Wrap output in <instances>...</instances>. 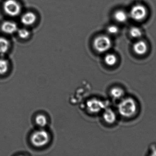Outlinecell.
Returning <instances> with one entry per match:
<instances>
[{"mask_svg":"<svg viewBox=\"0 0 156 156\" xmlns=\"http://www.w3.org/2000/svg\"><path fill=\"white\" fill-rule=\"evenodd\" d=\"M137 109L136 103L132 98L123 99L118 105V111L123 117L129 118L133 116Z\"/></svg>","mask_w":156,"mask_h":156,"instance_id":"6da1fadb","label":"cell"},{"mask_svg":"<svg viewBox=\"0 0 156 156\" xmlns=\"http://www.w3.org/2000/svg\"><path fill=\"white\" fill-rule=\"evenodd\" d=\"M50 136L49 133L44 129L35 131L30 137V141L35 147L41 148L46 146L50 142Z\"/></svg>","mask_w":156,"mask_h":156,"instance_id":"7a4b0ae2","label":"cell"},{"mask_svg":"<svg viewBox=\"0 0 156 156\" xmlns=\"http://www.w3.org/2000/svg\"><path fill=\"white\" fill-rule=\"evenodd\" d=\"M93 45L94 49L98 53H105L112 47V40L106 35H100L94 39Z\"/></svg>","mask_w":156,"mask_h":156,"instance_id":"3957f363","label":"cell"},{"mask_svg":"<svg viewBox=\"0 0 156 156\" xmlns=\"http://www.w3.org/2000/svg\"><path fill=\"white\" fill-rule=\"evenodd\" d=\"M3 8L5 14L12 17L20 14L22 10L21 5L16 0H5L3 5Z\"/></svg>","mask_w":156,"mask_h":156,"instance_id":"277c9868","label":"cell"},{"mask_svg":"<svg viewBox=\"0 0 156 156\" xmlns=\"http://www.w3.org/2000/svg\"><path fill=\"white\" fill-rule=\"evenodd\" d=\"M106 104L101 100L93 98L86 103V110L88 112L96 114L103 111L106 108Z\"/></svg>","mask_w":156,"mask_h":156,"instance_id":"5b68a950","label":"cell"},{"mask_svg":"<svg viewBox=\"0 0 156 156\" xmlns=\"http://www.w3.org/2000/svg\"><path fill=\"white\" fill-rule=\"evenodd\" d=\"M147 10L144 5L137 4L133 5L130 10L131 18L136 21H142L147 16Z\"/></svg>","mask_w":156,"mask_h":156,"instance_id":"8992f818","label":"cell"},{"mask_svg":"<svg viewBox=\"0 0 156 156\" xmlns=\"http://www.w3.org/2000/svg\"><path fill=\"white\" fill-rule=\"evenodd\" d=\"M1 28L3 33L8 34H14L18 30V27L16 23L11 21L3 22L1 25Z\"/></svg>","mask_w":156,"mask_h":156,"instance_id":"52a82bcc","label":"cell"},{"mask_svg":"<svg viewBox=\"0 0 156 156\" xmlns=\"http://www.w3.org/2000/svg\"><path fill=\"white\" fill-rule=\"evenodd\" d=\"M102 118L106 123L113 124L116 122L117 116L112 109L106 108L103 111Z\"/></svg>","mask_w":156,"mask_h":156,"instance_id":"ba28073f","label":"cell"},{"mask_svg":"<svg viewBox=\"0 0 156 156\" xmlns=\"http://www.w3.org/2000/svg\"><path fill=\"white\" fill-rule=\"evenodd\" d=\"M133 49L136 54L139 56H143L147 52L148 46L145 41L138 40L134 44Z\"/></svg>","mask_w":156,"mask_h":156,"instance_id":"9c48e42d","label":"cell"},{"mask_svg":"<svg viewBox=\"0 0 156 156\" xmlns=\"http://www.w3.org/2000/svg\"><path fill=\"white\" fill-rule=\"evenodd\" d=\"M37 20L35 14L33 12H28L23 14L21 18V22L25 26H31L34 24Z\"/></svg>","mask_w":156,"mask_h":156,"instance_id":"30bf717a","label":"cell"},{"mask_svg":"<svg viewBox=\"0 0 156 156\" xmlns=\"http://www.w3.org/2000/svg\"><path fill=\"white\" fill-rule=\"evenodd\" d=\"M110 96L114 100H120L123 98L125 94L124 91L119 87H113L110 92Z\"/></svg>","mask_w":156,"mask_h":156,"instance_id":"8fae6325","label":"cell"},{"mask_svg":"<svg viewBox=\"0 0 156 156\" xmlns=\"http://www.w3.org/2000/svg\"><path fill=\"white\" fill-rule=\"evenodd\" d=\"M128 16L127 13L123 10H117L114 14V17L116 22L119 23H124L127 21Z\"/></svg>","mask_w":156,"mask_h":156,"instance_id":"7c38bea8","label":"cell"},{"mask_svg":"<svg viewBox=\"0 0 156 156\" xmlns=\"http://www.w3.org/2000/svg\"><path fill=\"white\" fill-rule=\"evenodd\" d=\"M104 62L107 66L113 67L117 63V56L113 53H108L105 56Z\"/></svg>","mask_w":156,"mask_h":156,"instance_id":"4fadbf2b","label":"cell"},{"mask_svg":"<svg viewBox=\"0 0 156 156\" xmlns=\"http://www.w3.org/2000/svg\"><path fill=\"white\" fill-rule=\"evenodd\" d=\"M35 122L37 126L41 128L45 127L48 123L47 117L44 114H39L36 116Z\"/></svg>","mask_w":156,"mask_h":156,"instance_id":"5bb4252c","label":"cell"},{"mask_svg":"<svg viewBox=\"0 0 156 156\" xmlns=\"http://www.w3.org/2000/svg\"><path fill=\"white\" fill-rule=\"evenodd\" d=\"M10 43L6 38L0 37V54L4 55L7 52L9 49Z\"/></svg>","mask_w":156,"mask_h":156,"instance_id":"9a60e30c","label":"cell"},{"mask_svg":"<svg viewBox=\"0 0 156 156\" xmlns=\"http://www.w3.org/2000/svg\"><path fill=\"white\" fill-rule=\"evenodd\" d=\"M129 34L133 38H140L143 35L142 30L137 27L134 26L131 27L129 30Z\"/></svg>","mask_w":156,"mask_h":156,"instance_id":"2e32d148","label":"cell"},{"mask_svg":"<svg viewBox=\"0 0 156 156\" xmlns=\"http://www.w3.org/2000/svg\"><path fill=\"white\" fill-rule=\"evenodd\" d=\"M8 61L4 59H0V74L3 75L5 74L8 69Z\"/></svg>","mask_w":156,"mask_h":156,"instance_id":"e0dca14e","label":"cell"},{"mask_svg":"<svg viewBox=\"0 0 156 156\" xmlns=\"http://www.w3.org/2000/svg\"><path fill=\"white\" fill-rule=\"evenodd\" d=\"M18 36L22 39H27L30 35V32L26 28H21L17 30Z\"/></svg>","mask_w":156,"mask_h":156,"instance_id":"ac0fdd59","label":"cell"},{"mask_svg":"<svg viewBox=\"0 0 156 156\" xmlns=\"http://www.w3.org/2000/svg\"><path fill=\"white\" fill-rule=\"evenodd\" d=\"M106 31L110 35H115L118 34L119 29L117 26L111 25L106 28Z\"/></svg>","mask_w":156,"mask_h":156,"instance_id":"d6986e66","label":"cell"}]
</instances>
